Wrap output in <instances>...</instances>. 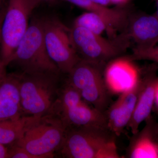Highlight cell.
<instances>
[{"label":"cell","instance_id":"cell-3","mask_svg":"<svg viewBox=\"0 0 158 158\" xmlns=\"http://www.w3.org/2000/svg\"><path fill=\"white\" fill-rule=\"evenodd\" d=\"M22 111L24 116L48 114L58 98L60 73H17Z\"/></svg>","mask_w":158,"mask_h":158},{"label":"cell","instance_id":"cell-8","mask_svg":"<svg viewBox=\"0 0 158 158\" xmlns=\"http://www.w3.org/2000/svg\"><path fill=\"white\" fill-rule=\"evenodd\" d=\"M101 66L81 60L68 74L66 82L76 89L82 98L105 113L109 102V92Z\"/></svg>","mask_w":158,"mask_h":158},{"label":"cell","instance_id":"cell-26","mask_svg":"<svg viewBox=\"0 0 158 158\" xmlns=\"http://www.w3.org/2000/svg\"><path fill=\"white\" fill-rule=\"evenodd\" d=\"M127 0H112L113 4L116 3V4H123V3L125 2Z\"/></svg>","mask_w":158,"mask_h":158},{"label":"cell","instance_id":"cell-22","mask_svg":"<svg viewBox=\"0 0 158 158\" xmlns=\"http://www.w3.org/2000/svg\"><path fill=\"white\" fill-rule=\"evenodd\" d=\"M9 0H0V16L6 12Z\"/></svg>","mask_w":158,"mask_h":158},{"label":"cell","instance_id":"cell-1","mask_svg":"<svg viewBox=\"0 0 158 158\" xmlns=\"http://www.w3.org/2000/svg\"><path fill=\"white\" fill-rule=\"evenodd\" d=\"M115 136L108 129L68 130L58 151L64 158H119Z\"/></svg>","mask_w":158,"mask_h":158},{"label":"cell","instance_id":"cell-2","mask_svg":"<svg viewBox=\"0 0 158 158\" xmlns=\"http://www.w3.org/2000/svg\"><path fill=\"white\" fill-rule=\"evenodd\" d=\"M48 114L58 118L66 131L83 127L108 129L105 113L91 106L67 82L60 88L58 98Z\"/></svg>","mask_w":158,"mask_h":158},{"label":"cell","instance_id":"cell-14","mask_svg":"<svg viewBox=\"0 0 158 158\" xmlns=\"http://www.w3.org/2000/svg\"><path fill=\"white\" fill-rule=\"evenodd\" d=\"M158 78L150 75L144 77V83L139 93L131 118L127 127L133 135L138 132L142 122L149 118L153 108Z\"/></svg>","mask_w":158,"mask_h":158},{"label":"cell","instance_id":"cell-29","mask_svg":"<svg viewBox=\"0 0 158 158\" xmlns=\"http://www.w3.org/2000/svg\"><path fill=\"white\" fill-rule=\"evenodd\" d=\"M155 1H157V0H155Z\"/></svg>","mask_w":158,"mask_h":158},{"label":"cell","instance_id":"cell-10","mask_svg":"<svg viewBox=\"0 0 158 158\" xmlns=\"http://www.w3.org/2000/svg\"><path fill=\"white\" fill-rule=\"evenodd\" d=\"M144 83V78L120 96L105 114L108 129L116 136H119L127 126L131 118L139 93Z\"/></svg>","mask_w":158,"mask_h":158},{"label":"cell","instance_id":"cell-18","mask_svg":"<svg viewBox=\"0 0 158 158\" xmlns=\"http://www.w3.org/2000/svg\"><path fill=\"white\" fill-rule=\"evenodd\" d=\"M73 25L85 28L94 34L101 35L106 31L110 35H113L116 31L108 20L94 12H85L75 19Z\"/></svg>","mask_w":158,"mask_h":158},{"label":"cell","instance_id":"cell-20","mask_svg":"<svg viewBox=\"0 0 158 158\" xmlns=\"http://www.w3.org/2000/svg\"><path fill=\"white\" fill-rule=\"evenodd\" d=\"M11 145V147L8 148V158H36L23 148L15 144Z\"/></svg>","mask_w":158,"mask_h":158},{"label":"cell","instance_id":"cell-11","mask_svg":"<svg viewBox=\"0 0 158 158\" xmlns=\"http://www.w3.org/2000/svg\"><path fill=\"white\" fill-rule=\"evenodd\" d=\"M133 61L129 57H118L108 62L103 74L110 93L121 94L141 78L140 72Z\"/></svg>","mask_w":158,"mask_h":158},{"label":"cell","instance_id":"cell-16","mask_svg":"<svg viewBox=\"0 0 158 158\" xmlns=\"http://www.w3.org/2000/svg\"><path fill=\"white\" fill-rule=\"evenodd\" d=\"M88 11L101 15L108 20L115 28L118 29L127 26L129 16L126 10L119 8H109L107 6L94 2L91 0H64Z\"/></svg>","mask_w":158,"mask_h":158},{"label":"cell","instance_id":"cell-17","mask_svg":"<svg viewBox=\"0 0 158 158\" xmlns=\"http://www.w3.org/2000/svg\"><path fill=\"white\" fill-rule=\"evenodd\" d=\"M37 117L39 116H23L15 119L0 121V144L5 145L14 144Z\"/></svg>","mask_w":158,"mask_h":158},{"label":"cell","instance_id":"cell-7","mask_svg":"<svg viewBox=\"0 0 158 158\" xmlns=\"http://www.w3.org/2000/svg\"><path fill=\"white\" fill-rule=\"evenodd\" d=\"M70 35L81 60L102 66L117 57L129 46V38L126 34L109 40L85 28L73 25L70 28Z\"/></svg>","mask_w":158,"mask_h":158},{"label":"cell","instance_id":"cell-5","mask_svg":"<svg viewBox=\"0 0 158 158\" xmlns=\"http://www.w3.org/2000/svg\"><path fill=\"white\" fill-rule=\"evenodd\" d=\"M41 0H9L1 30L0 74L28 28L29 19Z\"/></svg>","mask_w":158,"mask_h":158},{"label":"cell","instance_id":"cell-27","mask_svg":"<svg viewBox=\"0 0 158 158\" xmlns=\"http://www.w3.org/2000/svg\"><path fill=\"white\" fill-rule=\"evenodd\" d=\"M57 0H41L42 2H46L52 3L56 1Z\"/></svg>","mask_w":158,"mask_h":158},{"label":"cell","instance_id":"cell-19","mask_svg":"<svg viewBox=\"0 0 158 158\" xmlns=\"http://www.w3.org/2000/svg\"><path fill=\"white\" fill-rule=\"evenodd\" d=\"M132 60H145L158 63V43L152 47L140 48L135 47L133 54L129 57Z\"/></svg>","mask_w":158,"mask_h":158},{"label":"cell","instance_id":"cell-15","mask_svg":"<svg viewBox=\"0 0 158 158\" xmlns=\"http://www.w3.org/2000/svg\"><path fill=\"white\" fill-rule=\"evenodd\" d=\"M148 121L142 131L133 135L127 157L158 158V124Z\"/></svg>","mask_w":158,"mask_h":158},{"label":"cell","instance_id":"cell-9","mask_svg":"<svg viewBox=\"0 0 158 158\" xmlns=\"http://www.w3.org/2000/svg\"><path fill=\"white\" fill-rule=\"evenodd\" d=\"M44 37L49 57L60 73L68 74L81 60L71 39L70 30L56 17L43 18Z\"/></svg>","mask_w":158,"mask_h":158},{"label":"cell","instance_id":"cell-4","mask_svg":"<svg viewBox=\"0 0 158 158\" xmlns=\"http://www.w3.org/2000/svg\"><path fill=\"white\" fill-rule=\"evenodd\" d=\"M14 64L26 73H60L49 56L44 37L43 18L32 19L8 65Z\"/></svg>","mask_w":158,"mask_h":158},{"label":"cell","instance_id":"cell-12","mask_svg":"<svg viewBox=\"0 0 158 158\" xmlns=\"http://www.w3.org/2000/svg\"><path fill=\"white\" fill-rule=\"evenodd\" d=\"M23 116L17 73L0 75V121Z\"/></svg>","mask_w":158,"mask_h":158},{"label":"cell","instance_id":"cell-6","mask_svg":"<svg viewBox=\"0 0 158 158\" xmlns=\"http://www.w3.org/2000/svg\"><path fill=\"white\" fill-rule=\"evenodd\" d=\"M66 131L59 119L50 114L36 117L14 144L36 158L54 157L60 149Z\"/></svg>","mask_w":158,"mask_h":158},{"label":"cell","instance_id":"cell-24","mask_svg":"<svg viewBox=\"0 0 158 158\" xmlns=\"http://www.w3.org/2000/svg\"><path fill=\"white\" fill-rule=\"evenodd\" d=\"M154 106H155V107L156 110L158 113V81L156 86V89Z\"/></svg>","mask_w":158,"mask_h":158},{"label":"cell","instance_id":"cell-28","mask_svg":"<svg viewBox=\"0 0 158 158\" xmlns=\"http://www.w3.org/2000/svg\"><path fill=\"white\" fill-rule=\"evenodd\" d=\"M157 3V9L155 13V15L156 16L157 18L158 19V0L157 1H156Z\"/></svg>","mask_w":158,"mask_h":158},{"label":"cell","instance_id":"cell-23","mask_svg":"<svg viewBox=\"0 0 158 158\" xmlns=\"http://www.w3.org/2000/svg\"><path fill=\"white\" fill-rule=\"evenodd\" d=\"M91 1L106 6H108L113 4L112 0H91Z\"/></svg>","mask_w":158,"mask_h":158},{"label":"cell","instance_id":"cell-25","mask_svg":"<svg viewBox=\"0 0 158 158\" xmlns=\"http://www.w3.org/2000/svg\"><path fill=\"white\" fill-rule=\"evenodd\" d=\"M5 13L2 15L0 16V60H1V27H2V23L3 19H4V16H5Z\"/></svg>","mask_w":158,"mask_h":158},{"label":"cell","instance_id":"cell-21","mask_svg":"<svg viewBox=\"0 0 158 158\" xmlns=\"http://www.w3.org/2000/svg\"><path fill=\"white\" fill-rule=\"evenodd\" d=\"M9 149L6 145L0 144V158H8Z\"/></svg>","mask_w":158,"mask_h":158},{"label":"cell","instance_id":"cell-13","mask_svg":"<svg viewBox=\"0 0 158 158\" xmlns=\"http://www.w3.org/2000/svg\"><path fill=\"white\" fill-rule=\"evenodd\" d=\"M127 35L136 48H146L158 43V19L155 15L140 14L129 18Z\"/></svg>","mask_w":158,"mask_h":158}]
</instances>
